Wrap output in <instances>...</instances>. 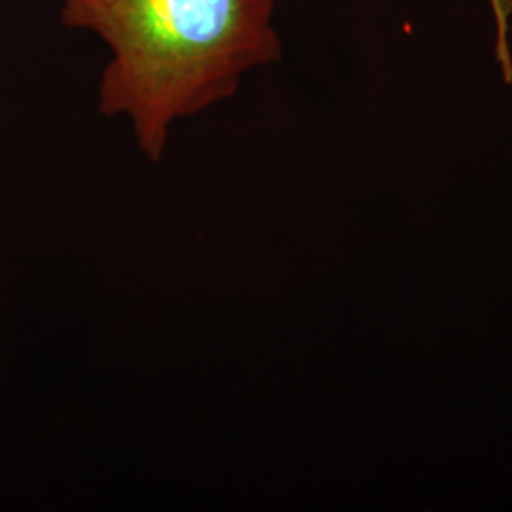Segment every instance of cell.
I'll return each instance as SVG.
<instances>
[{"label": "cell", "mask_w": 512, "mask_h": 512, "mask_svg": "<svg viewBox=\"0 0 512 512\" xmlns=\"http://www.w3.org/2000/svg\"><path fill=\"white\" fill-rule=\"evenodd\" d=\"M274 2L63 0L61 19L109 46L99 109L126 114L156 162L175 120L232 97L243 74L279 61Z\"/></svg>", "instance_id": "6da1fadb"}, {"label": "cell", "mask_w": 512, "mask_h": 512, "mask_svg": "<svg viewBox=\"0 0 512 512\" xmlns=\"http://www.w3.org/2000/svg\"><path fill=\"white\" fill-rule=\"evenodd\" d=\"M497 23V61L507 82H512V57L509 52V18H511V0H490Z\"/></svg>", "instance_id": "7a4b0ae2"}]
</instances>
